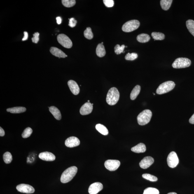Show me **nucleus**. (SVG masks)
I'll return each mask as SVG.
<instances>
[{
    "label": "nucleus",
    "instance_id": "f257e3e1",
    "mask_svg": "<svg viewBox=\"0 0 194 194\" xmlns=\"http://www.w3.org/2000/svg\"><path fill=\"white\" fill-rule=\"evenodd\" d=\"M78 169L75 166L68 168L63 172L60 178L61 182L66 183L71 181L76 175Z\"/></svg>",
    "mask_w": 194,
    "mask_h": 194
},
{
    "label": "nucleus",
    "instance_id": "f03ea898",
    "mask_svg": "<svg viewBox=\"0 0 194 194\" xmlns=\"http://www.w3.org/2000/svg\"><path fill=\"white\" fill-rule=\"evenodd\" d=\"M120 94L117 88L112 87L109 90L106 96V102L110 105H114L118 103L119 99Z\"/></svg>",
    "mask_w": 194,
    "mask_h": 194
},
{
    "label": "nucleus",
    "instance_id": "7ed1b4c3",
    "mask_svg": "<svg viewBox=\"0 0 194 194\" xmlns=\"http://www.w3.org/2000/svg\"><path fill=\"white\" fill-rule=\"evenodd\" d=\"M152 113L150 110L146 109L141 112L138 115L137 120L138 123L141 125H147L151 120Z\"/></svg>",
    "mask_w": 194,
    "mask_h": 194
},
{
    "label": "nucleus",
    "instance_id": "20e7f679",
    "mask_svg": "<svg viewBox=\"0 0 194 194\" xmlns=\"http://www.w3.org/2000/svg\"><path fill=\"white\" fill-rule=\"evenodd\" d=\"M175 83L172 81H168L162 83L157 88L156 92L159 95L167 93L173 90L175 86Z\"/></svg>",
    "mask_w": 194,
    "mask_h": 194
},
{
    "label": "nucleus",
    "instance_id": "39448f33",
    "mask_svg": "<svg viewBox=\"0 0 194 194\" xmlns=\"http://www.w3.org/2000/svg\"><path fill=\"white\" fill-rule=\"evenodd\" d=\"M191 63L190 59L185 58H179L174 61L172 66L174 69H183L190 67Z\"/></svg>",
    "mask_w": 194,
    "mask_h": 194
},
{
    "label": "nucleus",
    "instance_id": "423d86ee",
    "mask_svg": "<svg viewBox=\"0 0 194 194\" xmlns=\"http://www.w3.org/2000/svg\"><path fill=\"white\" fill-rule=\"evenodd\" d=\"M140 26V22L137 20H132L128 21L124 24L122 30L124 32H129L136 30Z\"/></svg>",
    "mask_w": 194,
    "mask_h": 194
},
{
    "label": "nucleus",
    "instance_id": "0eeeda50",
    "mask_svg": "<svg viewBox=\"0 0 194 194\" xmlns=\"http://www.w3.org/2000/svg\"><path fill=\"white\" fill-rule=\"evenodd\" d=\"M57 41L63 46L66 48H71L72 46V43L69 37L64 34H59L57 36Z\"/></svg>",
    "mask_w": 194,
    "mask_h": 194
},
{
    "label": "nucleus",
    "instance_id": "6e6552de",
    "mask_svg": "<svg viewBox=\"0 0 194 194\" xmlns=\"http://www.w3.org/2000/svg\"><path fill=\"white\" fill-rule=\"evenodd\" d=\"M167 162L169 167L173 168L177 166L179 161L176 152L172 151L167 156Z\"/></svg>",
    "mask_w": 194,
    "mask_h": 194
},
{
    "label": "nucleus",
    "instance_id": "1a4fd4ad",
    "mask_svg": "<svg viewBox=\"0 0 194 194\" xmlns=\"http://www.w3.org/2000/svg\"><path fill=\"white\" fill-rule=\"evenodd\" d=\"M120 165L119 161L115 160H108L105 162L106 168L111 171H115L117 169Z\"/></svg>",
    "mask_w": 194,
    "mask_h": 194
},
{
    "label": "nucleus",
    "instance_id": "9d476101",
    "mask_svg": "<svg viewBox=\"0 0 194 194\" xmlns=\"http://www.w3.org/2000/svg\"><path fill=\"white\" fill-rule=\"evenodd\" d=\"M16 189L18 192L23 193H34L35 191L33 187L30 185L27 184H19L16 187Z\"/></svg>",
    "mask_w": 194,
    "mask_h": 194
},
{
    "label": "nucleus",
    "instance_id": "9b49d317",
    "mask_svg": "<svg viewBox=\"0 0 194 194\" xmlns=\"http://www.w3.org/2000/svg\"><path fill=\"white\" fill-rule=\"evenodd\" d=\"M154 162V159L151 156L145 157L139 162V165L141 168L146 169L153 164Z\"/></svg>",
    "mask_w": 194,
    "mask_h": 194
},
{
    "label": "nucleus",
    "instance_id": "f8f14e48",
    "mask_svg": "<svg viewBox=\"0 0 194 194\" xmlns=\"http://www.w3.org/2000/svg\"><path fill=\"white\" fill-rule=\"evenodd\" d=\"M80 140L75 137H71L66 140L65 144L67 147L72 148L79 146L80 145Z\"/></svg>",
    "mask_w": 194,
    "mask_h": 194
},
{
    "label": "nucleus",
    "instance_id": "ddd939ff",
    "mask_svg": "<svg viewBox=\"0 0 194 194\" xmlns=\"http://www.w3.org/2000/svg\"><path fill=\"white\" fill-rule=\"evenodd\" d=\"M103 185L101 183H94L89 187V193L90 194H97L103 190Z\"/></svg>",
    "mask_w": 194,
    "mask_h": 194
},
{
    "label": "nucleus",
    "instance_id": "4468645a",
    "mask_svg": "<svg viewBox=\"0 0 194 194\" xmlns=\"http://www.w3.org/2000/svg\"><path fill=\"white\" fill-rule=\"evenodd\" d=\"M93 105L90 102H87L83 104L80 109V113L82 115H87L92 112Z\"/></svg>",
    "mask_w": 194,
    "mask_h": 194
},
{
    "label": "nucleus",
    "instance_id": "2eb2a0df",
    "mask_svg": "<svg viewBox=\"0 0 194 194\" xmlns=\"http://www.w3.org/2000/svg\"><path fill=\"white\" fill-rule=\"evenodd\" d=\"M38 157L41 160L45 161H53L55 159V155L53 153L49 152H44L40 153Z\"/></svg>",
    "mask_w": 194,
    "mask_h": 194
},
{
    "label": "nucleus",
    "instance_id": "dca6fc26",
    "mask_svg": "<svg viewBox=\"0 0 194 194\" xmlns=\"http://www.w3.org/2000/svg\"><path fill=\"white\" fill-rule=\"evenodd\" d=\"M68 85L71 91L74 95H77L79 94L80 89L76 82L72 80H69L68 82Z\"/></svg>",
    "mask_w": 194,
    "mask_h": 194
},
{
    "label": "nucleus",
    "instance_id": "f3484780",
    "mask_svg": "<svg viewBox=\"0 0 194 194\" xmlns=\"http://www.w3.org/2000/svg\"><path fill=\"white\" fill-rule=\"evenodd\" d=\"M50 51L55 56L59 58H65L67 57V55H66L63 52L59 49L56 48V47H52L50 49Z\"/></svg>",
    "mask_w": 194,
    "mask_h": 194
},
{
    "label": "nucleus",
    "instance_id": "a211bd4d",
    "mask_svg": "<svg viewBox=\"0 0 194 194\" xmlns=\"http://www.w3.org/2000/svg\"><path fill=\"white\" fill-rule=\"evenodd\" d=\"M146 150V146L143 143H139L137 145L131 148V151L134 153H140L145 152Z\"/></svg>",
    "mask_w": 194,
    "mask_h": 194
},
{
    "label": "nucleus",
    "instance_id": "6ab92c4d",
    "mask_svg": "<svg viewBox=\"0 0 194 194\" xmlns=\"http://www.w3.org/2000/svg\"><path fill=\"white\" fill-rule=\"evenodd\" d=\"M50 112L51 113L57 120H60L62 118L60 112L58 108L55 106H52L49 108Z\"/></svg>",
    "mask_w": 194,
    "mask_h": 194
},
{
    "label": "nucleus",
    "instance_id": "aec40b11",
    "mask_svg": "<svg viewBox=\"0 0 194 194\" xmlns=\"http://www.w3.org/2000/svg\"><path fill=\"white\" fill-rule=\"evenodd\" d=\"M96 54L99 57H104L106 55V51L104 46L102 44L98 45L96 49Z\"/></svg>",
    "mask_w": 194,
    "mask_h": 194
},
{
    "label": "nucleus",
    "instance_id": "412c9836",
    "mask_svg": "<svg viewBox=\"0 0 194 194\" xmlns=\"http://www.w3.org/2000/svg\"><path fill=\"white\" fill-rule=\"evenodd\" d=\"M141 86L139 85H136L132 90L130 95V98L132 100H134L137 97L140 92Z\"/></svg>",
    "mask_w": 194,
    "mask_h": 194
},
{
    "label": "nucleus",
    "instance_id": "4be33fe9",
    "mask_svg": "<svg viewBox=\"0 0 194 194\" xmlns=\"http://www.w3.org/2000/svg\"><path fill=\"white\" fill-rule=\"evenodd\" d=\"M150 37L149 35L146 34H139L137 36V41L141 43H146L149 41Z\"/></svg>",
    "mask_w": 194,
    "mask_h": 194
},
{
    "label": "nucleus",
    "instance_id": "5701e85b",
    "mask_svg": "<svg viewBox=\"0 0 194 194\" xmlns=\"http://www.w3.org/2000/svg\"><path fill=\"white\" fill-rule=\"evenodd\" d=\"M26 108L23 107H15L8 108L7 109V111L13 114L24 113L26 111Z\"/></svg>",
    "mask_w": 194,
    "mask_h": 194
},
{
    "label": "nucleus",
    "instance_id": "b1692460",
    "mask_svg": "<svg viewBox=\"0 0 194 194\" xmlns=\"http://www.w3.org/2000/svg\"><path fill=\"white\" fill-rule=\"evenodd\" d=\"M96 128L100 134L104 135H107L109 134L108 129L104 125L100 124H97L96 125Z\"/></svg>",
    "mask_w": 194,
    "mask_h": 194
},
{
    "label": "nucleus",
    "instance_id": "393cba45",
    "mask_svg": "<svg viewBox=\"0 0 194 194\" xmlns=\"http://www.w3.org/2000/svg\"><path fill=\"white\" fill-rule=\"evenodd\" d=\"M173 2L172 0H161L160 5L162 10H167L170 8Z\"/></svg>",
    "mask_w": 194,
    "mask_h": 194
},
{
    "label": "nucleus",
    "instance_id": "a878e982",
    "mask_svg": "<svg viewBox=\"0 0 194 194\" xmlns=\"http://www.w3.org/2000/svg\"><path fill=\"white\" fill-rule=\"evenodd\" d=\"M186 24L188 31L194 36V21L189 20L187 21Z\"/></svg>",
    "mask_w": 194,
    "mask_h": 194
},
{
    "label": "nucleus",
    "instance_id": "bb28decb",
    "mask_svg": "<svg viewBox=\"0 0 194 194\" xmlns=\"http://www.w3.org/2000/svg\"><path fill=\"white\" fill-rule=\"evenodd\" d=\"M152 37L155 41H162L165 38V35L161 32H153L152 33Z\"/></svg>",
    "mask_w": 194,
    "mask_h": 194
},
{
    "label": "nucleus",
    "instance_id": "cd10ccee",
    "mask_svg": "<svg viewBox=\"0 0 194 194\" xmlns=\"http://www.w3.org/2000/svg\"><path fill=\"white\" fill-rule=\"evenodd\" d=\"M3 159L4 162L7 164L10 163L13 159L11 153L9 152H7L3 154Z\"/></svg>",
    "mask_w": 194,
    "mask_h": 194
},
{
    "label": "nucleus",
    "instance_id": "c85d7f7f",
    "mask_svg": "<svg viewBox=\"0 0 194 194\" xmlns=\"http://www.w3.org/2000/svg\"><path fill=\"white\" fill-rule=\"evenodd\" d=\"M85 37L89 40H91L93 38L94 35L90 27H87L84 32Z\"/></svg>",
    "mask_w": 194,
    "mask_h": 194
},
{
    "label": "nucleus",
    "instance_id": "c756f323",
    "mask_svg": "<svg viewBox=\"0 0 194 194\" xmlns=\"http://www.w3.org/2000/svg\"><path fill=\"white\" fill-rule=\"evenodd\" d=\"M62 2L64 7L69 8L74 6L76 3L75 0H62Z\"/></svg>",
    "mask_w": 194,
    "mask_h": 194
},
{
    "label": "nucleus",
    "instance_id": "7c9ffc66",
    "mask_svg": "<svg viewBox=\"0 0 194 194\" xmlns=\"http://www.w3.org/2000/svg\"><path fill=\"white\" fill-rule=\"evenodd\" d=\"M143 194H159V192L156 188L148 187L144 190Z\"/></svg>",
    "mask_w": 194,
    "mask_h": 194
},
{
    "label": "nucleus",
    "instance_id": "2f4dec72",
    "mask_svg": "<svg viewBox=\"0 0 194 194\" xmlns=\"http://www.w3.org/2000/svg\"><path fill=\"white\" fill-rule=\"evenodd\" d=\"M142 176L144 179L151 181H156L158 180V178L156 176L149 174H143Z\"/></svg>",
    "mask_w": 194,
    "mask_h": 194
},
{
    "label": "nucleus",
    "instance_id": "473e14b6",
    "mask_svg": "<svg viewBox=\"0 0 194 194\" xmlns=\"http://www.w3.org/2000/svg\"><path fill=\"white\" fill-rule=\"evenodd\" d=\"M125 47V46L124 45H122L121 46L119 44L117 45L114 48L115 53L117 55H119L122 53H124L125 52L124 51V50Z\"/></svg>",
    "mask_w": 194,
    "mask_h": 194
},
{
    "label": "nucleus",
    "instance_id": "72a5a7b5",
    "mask_svg": "<svg viewBox=\"0 0 194 194\" xmlns=\"http://www.w3.org/2000/svg\"><path fill=\"white\" fill-rule=\"evenodd\" d=\"M32 132V129L30 127H27L24 129V131L22 134V137L23 138H27L30 136Z\"/></svg>",
    "mask_w": 194,
    "mask_h": 194
},
{
    "label": "nucleus",
    "instance_id": "f704fd0d",
    "mask_svg": "<svg viewBox=\"0 0 194 194\" xmlns=\"http://www.w3.org/2000/svg\"><path fill=\"white\" fill-rule=\"evenodd\" d=\"M138 58V55L136 53H128L125 55V58L128 60H134Z\"/></svg>",
    "mask_w": 194,
    "mask_h": 194
},
{
    "label": "nucleus",
    "instance_id": "c9c22d12",
    "mask_svg": "<svg viewBox=\"0 0 194 194\" xmlns=\"http://www.w3.org/2000/svg\"><path fill=\"white\" fill-rule=\"evenodd\" d=\"M103 2L107 7H112L114 5V1L113 0H104Z\"/></svg>",
    "mask_w": 194,
    "mask_h": 194
},
{
    "label": "nucleus",
    "instance_id": "e433bc0d",
    "mask_svg": "<svg viewBox=\"0 0 194 194\" xmlns=\"http://www.w3.org/2000/svg\"><path fill=\"white\" fill-rule=\"evenodd\" d=\"M39 33L38 32L35 33L34 34H33L34 37L32 38L33 43L36 44L38 43V41H39Z\"/></svg>",
    "mask_w": 194,
    "mask_h": 194
},
{
    "label": "nucleus",
    "instance_id": "4c0bfd02",
    "mask_svg": "<svg viewBox=\"0 0 194 194\" xmlns=\"http://www.w3.org/2000/svg\"><path fill=\"white\" fill-rule=\"evenodd\" d=\"M69 25L71 27H74L76 26L77 21L75 19L73 18H72L69 19Z\"/></svg>",
    "mask_w": 194,
    "mask_h": 194
},
{
    "label": "nucleus",
    "instance_id": "58836bf2",
    "mask_svg": "<svg viewBox=\"0 0 194 194\" xmlns=\"http://www.w3.org/2000/svg\"><path fill=\"white\" fill-rule=\"evenodd\" d=\"M24 36L23 38H22V41H25L28 39V33L26 31H24Z\"/></svg>",
    "mask_w": 194,
    "mask_h": 194
},
{
    "label": "nucleus",
    "instance_id": "ea45409f",
    "mask_svg": "<svg viewBox=\"0 0 194 194\" xmlns=\"http://www.w3.org/2000/svg\"><path fill=\"white\" fill-rule=\"evenodd\" d=\"M5 135V132L3 129L1 127H0V136L3 137Z\"/></svg>",
    "mask_w": 194,
    "mask_h": 194
},
{
    "label": "nucleus",
    "instance_id": "a19ab883",
    "mask_svg": "<svg viewBox=\"0 0 194 194\" xmlns=\"http://www.w3.org/2000/svg\"><path fill=\"white\" fill-rule=\"evenodd\" d=\"M57 22L58 24H60L62 23V18L60 17H58L56 18Z\"/></svg>",
    "mask_w": 194,
    "mask_h": 194
},
{
    "label": "nucleus",
    "instance_id": "79ce46f5",
    "mask_svg": "<svg viewBox=\"0 0 194 194\" xmlns=\"http://www.w3.org/2000/svg\"><path fill=\"white\" fill-rule=\"evenodd\" d=\"M189 122L190 124H194V114L190 118Z\"/></svg>",
    "mask_w": 194,
    "mask_h": 194
},
{
    "label": "nucleus",
    "instance_id": "37998d69",
    "mask_svg": "<svg viewBox=\"0 0 194 194\" xmlns=\"http://www.w3.org/2000/svg\"><path fill=\"white\" fill-rule=\"evenodd\" d=\"M167 194H177L176 193H175V192H170V193H169Z\"/></svg>",
    "mask_w": 194,
    "mask_h": 194
},
{
    "label": "nucleus",
    "instance_id": "c03bdc74",
    "mask_svg": "<svg viewBox=\"0 0 194 194\" xmlns=\"http://www.w3.org/2000/svg\"><path fill=\"white\" fill-rule=\"evenodd\" d=\"M88 102H90V101L88 100Z\"/></svg>",
    "mask_w": 194,
    "mask_h": 194
},
{
    "label": "nucleus",
    "instance_id": "a18cd8bd",
    "mask_svg": "<svg viewBox=\"0 0 194 194\" xmlns=\"http://www.w3.org/2000/svg\"><path fill=\"white\" fill-rule=\"evenodd\" d=\"M101 44H103V42H102V43H101Z\"/></svg>",
    "mask_w": 194,
    "mask_h": 194
},
{
    "label": "nucleus",
    "instance_id": "49530a36",
    "mask_svg": "<svg viewBox=\"0 0 194 194\" xmlns=\"http://www.w3.org/2000/svg\"><path fill=\"white\" fill-rule=\"evenodd\" d=\"M153 95H155V94L153 93Z\"/></svg>",
    "mask_w": 194,
    "mask_h": 194
}]
</instances>
